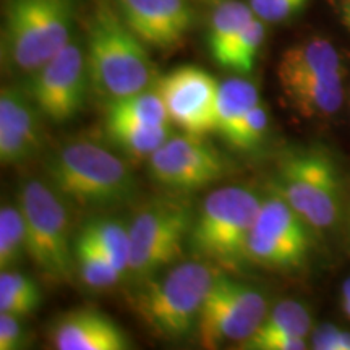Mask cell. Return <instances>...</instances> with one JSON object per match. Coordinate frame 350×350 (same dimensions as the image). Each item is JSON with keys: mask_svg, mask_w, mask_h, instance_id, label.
Returning a JSON list of instances; mask_svg holds the SVG:
<instances>
[{"mask_svg": "<svg viewBox=\"0 0 350 350\" xmlns=\"http://www.w3.org/2000/svg\"><path fill=\"white\" fill-rule=\"evenodd\" d=\"M86 67L91 88L107 103L154 88L159 80L146 44L129 28L113 0H98L91 13Z\"/></svg>", "mask_w": 350, "mask_h": 350, "instance_id": "cell-1", "label": "cell"}, {"mask_svg": "<svg viewBox=\"0 0 350 350\" xmlns=\"http://www.w3.org/2000/svg\"><path fill=\"white\" fill-rule=\"evenodd\" d=\"M49 185L83 208H112L137 195L138 182L119 156L90 142L68 143L46 163Z\"/></svg>", "mask_w": 350, "mask_h": 350, "instance_id": "cell-2", "label": "cell"}, {"mask_svg": "<svg viewBox=\"0 0 350 350\" xmlns=\"http://www.w3.org/2000/svg\"><path fill=\"white\" fill-rule=\"evenodd\" d=\"M75 13L77 0H8L3 60L33 75L72 41Z\"/></svg>", "mask_w": 350, "mask_h": 350, "instance_id": "cell-3", "label": "cell"}, {"mask_svg": "<svg viewBox=\"0 0 350 350\" xmlns=\"http://www.w3.org/2000/svg\"><path fill=\"white\" fill-rule=\"evenodd\" d=\"M261 198L250 188L229 185L217 188L204 198L191 226V252L198 258L237 269L247 261V243Z\"/></svg>", "mask_w": 350, "mask_h": 350, "instance_id": "cell-4", "label": "cell"}, {"mask_svg": "<svg viewBox=\"0 0 350 350\" xmlns=\"http://www.w3.org/2000/svg\"><path fill=\"white\" fill-rule=\"evenodd\" d=\"M217 271L203 261H183L161 279H150L135 299L138 317L163 339H182L196 329Z\"/></svg>", "mask_w": 350, "mask_h": 350, "instance_id": "cell-5", "label": "cell"}, {"mask_svg": "<svg viewBox=\"0 0 350 350\" xmlns=\"http://www.w3.org/2000/svg\"><path fill=\"white\" fill-rule=\"evenodd\" d=\"M340 188L338 165L321 148L286 152L271 182V191L286 200L314 230H329L338 224Z\"/></svg>", "mask_w": 350, "mask_h": 350, "instance_id": "cell-6", "label": "cell"}, {"mask_svg": "<svg viewBox=\"0 0 350 350\" xmlns=\"http://www.w3.org/2000/svg\"><path fill=\"white\" fill-rule=\"evenodd\" d=\"M20 208L26 224V255L55 282H68L77 269L75 242L68 213L49 183L29 180L21 187Z\"/></svg>", "mask_w": 350, "mask_h": 350, "instance_id": "cell-7", "label": "cell"}, {"mask_svg": "<svg viewBox=\"0 0 350 350\" xmlns=\"http://www.w3.org/2000/svg\"><path fill=\"white\" fill-rule=\"evenodd\" d=\"M193 219L191 208L182 200L156 198L144 203L129 226L131 278L150 281L177 261L190 237Z\"/></svg>", "mask_w": 350, "mask_h": 350, "instance_id": "cell-8", "label": "cell"}, {"mask_svg": "<svg viewBox=\"0 0 350 350\" xmlns=\"http://www.w3.org/2000/svg\"><path fill=\"white\" fill-rule=\"evenodd\" d=\"M268 314V301L248 284L219 273L201 308L196 332L203 347L224 342H243Z\"/></svg>", "mask_w": 350, "mask_h": 350, "instance_id": "cell-9", "label": "cell"}, {"mask_svg": "<svg viewBox=\"0 0 350 350\" xmlns=\"http://www.w3.org/2000/svg\"><path fill=\"white\" fill-rule=\"evenodd\" d=\"M312 226L286 200L271 191L262 198L248 237L247 261L268 269H295L312 252Z\"/></svg>", "mask_w": 350, "mask_h": 350, "instance_id": "cell-10", "label": "cell"}, {"mask_svg": "<svg viewBox=\"0 0 350 350\" xmlns=\"http://www.w3.org/2000/svg\"><path fill=\"white\" fill-rule=\"evenodd\" d=\"M226 157L204 137L183 133L170 137L150 157V174L157 183L177 191H193L221 180Z\"/></svg>", "mask_w": 350, "mask_h": 350, "instance_id": "cell-11", "label": "cell"}, {"mask_svg": "<svg viewBox=\"0 0 350 350\" xmlns=\"http://www.w3.org/2000/svg\"><path fill=\"white\" fill-rule=\"evenodd\" d=\"M88 83L86 52H83L80 44L70 41L59 54L33 73L28 94L39 112L60 124L80 112L85 104Z\"/></svg>", "mask_w": 350, "mask_h": 350, "instance_id": "cell-12", "label": "cell"}, {"mask_svg": "<svg viewBox=\"0 0 350 350\" xmlns=\"http://www.w3.org/2000/svg\"><path fill=\"white\" fill-rule=\"evenodd\" d=\"M219 86L211 73L195 65L175 68L156 83L172 124L198 137L217 129Z\"/></svg>", "mask_w": 350, "mask_h": 350, "instance_id": "cell-13", "label": "cell"}, {"mask_svg": "<svg viewBox=\"0 0 350 350\" xmlns=\"http://www.w3.org/2000/svg\"><path fill=\"white\" fill-rule=\"evenodd\" d=\"M129 28L146 46L175 49L193 26V10L187 0H113Z\"/></svg>", "mask_w": 350, "mask_h": 350, "instance_id": "cell-14", "label": "cell"}, {"mask_svg": "<svg viewBox=\"0 0 350 350\" xmlns=\"http://www.w3.org/2000/svg\"><path fill=\"white\" fill-rule=\"evenodd\" d=\"M39 109L31 96L3 86L0 93V161L3 165L21 164L42 148Z\"/></svg>", "mask_w": 350, "mask_h": 350, "instance_id": "cell-15", "label": "cell"}, {"mask_svg": "<svg viewBox=\"0 0 350 350\" xmlns=\"http://www.w3.org/2000/svg\"><path fill=\"white\" fill-rule=\"evenodd\" d=\"M51 342L59 350H126L125 331L107 314L96 310H75L60 317L51 327Z\"/></svg>", "mask_w": 350, "mask_h": 350, "instance_id": "cell-16", "label": "cell"}, {"mask_svg": "<svg viewBox=\"0 0 350 350\" xmlns=\"http://www.w3.org/2000/svg\"><path fill=\"white\" fill-rule=\"evenodd\" d=\"M329 75H344V67L334 44L323 38H312L291 46L278 65L279 85L301 78Z\"/></svg>", "mask_w": 350, "mask_h": 350, "instance_id": "cell-17", "label": "cell"}, {"mask_svg": "<svg viewBox=\"0 0 350 350\" xmlns=\"http://www.w3.org/2000/svg\"><path fill=\"white\" fill-rule=\"evenodd\" d=\"M344 75L301 78L282 83L291 107L308 119H325L339 112L344 103Z\"/></svg>", "mask_w": 350, "mask_h": 350, "instance_id": "cell-18", "label": "cell"}, {"mask_svg": "<svg viewBox=\"0 0 350 350\" xmlns=\"http://www.w3.org/2000/svg\"><path fill=\"white\" fill-rule=\"evenodd\" d=\"M252 7L239 0H221L214 8L208 28V46L213 59L221 65L232 44L255 18Z\"/></svg>", "mask_w": 350, "mask_h": 350, "instance_id": "cell-19", "label": "cell"}, {"mask_svg": "<svg viewBox=\"0 0 350 350\" xmlns=\"http://www.w3.org/2000/svg\"><path fill=\"white\" fill-rule=\"evenodd\" d=\"M258 103L260 93L252 81L243 78L222 81L217 96V133L224 139L229 138Z\"/></svg>", "mask_w": 350, "mask_h": 350, "instance_id": "cell-20", "label": "cell"}, {"mask_svg": "<svg viewBox=\"0 0 350 350\" xmlns=\"http://www.w3.org/2000/svg\"><path fill=\"white\" fill-rule=\"evenodd\" d=\"M106 119L133 122V124L148 126L172 124L163 96L159 94L156 86L107 103Z\"/></svg>", "mask_w": 350, "mask_h": 350, "instance_id": "cell-21", "label": "cell"}, {"mask_svg": "<svg viewBox=\"0 0 350 350\" xmlns=\"http://www.w3.org/2000/svg\"><path fill=\"white\" fill-rule=\"evenodd\" d=\"M106 135L126 154L148 159L172 137L170 125L148 126L112 119H106Z\"/></svg>", "mask_w": 350, "mask_h": 350, "instance_id": "cell-22", "label": "cell"}, {"mask_svg": "<svg viewBox=\"0 0 350 350\" xmlns=\"http://www.w3.org/2000/svg\"><path fill=\"white\" fill-rule=\"evenodd\" d=\"M41 288L28 274L15 269L0 273V313L26 318L39 308Z\"/></svg>", "mask_w": 350, "mask_h": 350, "instance_id": "cell-23", "label": "cell"}, {"mask_svg": "<svg viewBox=\"0 0 350 350\" xmlns=\"http://www.w3.org/2000/svg\"><path fill=\"white\" fill-rule=\"evenodd\" d=\"M75 260L81 281L91 288L112 287L124 278V274L112 265L106 253L83 232L78 234L75 240Z\"/></svg>", "mask_w": 350, "mask_h": 350, "instance_id": "cell-24", "label": "cell"}, {"mask_svg": "<svg viewBox=\"0 0 350 350\" xmlns=\"http://www.w3.org/2000/svg\"><path fill=\"white\" fill-rule=\"evenodd\" d=\"M83 234L91 239L98 247L106 253L112 265L122 274L129 273L130 260V232L129 226L117 219H93L83 226Z\"/></svg>", "mask_w": 350, "mask_h": 350, "instance_id": "cell-25", "label": "cell"}, {"mask_svg": "<svg viewBox=\"0 0 350 350\" xmlns=\"http://www.w3.org/2000/svg\"><path fill=\"white\" fill-rule=\"evenodd\" d=\"M291 334L308 338L312 334V314L305 304L299 300H281L274 305L262 319L260 327L250 338H266V336Z\"/></svg>", "mask_w": 350, "mask_h": 350, "instance_id": "cell-26", "label": "cell"}, {"mask_svg": "<svg viewBox=\"0 0 350 350\" xmlns=\"http://www.w3.org/2000/svg\"><path fill=\"white\" fill-rule=\"evenodd\" d=\"M26 253V224L21 208L0 209V269H13Z\"/></svg>", "mask_w": 350, "mask_h": 350, "instance_id": "cell-27", "label": "cell"}, {"mask_svg": "<svg viewBox=\"0 0 350 350\" xmlns=\"http://www.w3.org/2000/svg\"><path fill=\"white\" fill-rule=\"evenodd\" d=\"M265 36V21L255 16L248 23L247 28L240 33L237 41L232 44L226 59L222 60V67L230 68L239 73H250L253 67H255L258 52L261 49Z\"/></svg>", "mask_w": 350, "mask_h": 350, "instance_id": "cell-28", "label": "cell"}, {"mask_svg": "<svg viewBox=\"0 0 350 350\" xmlns=\"http://www.w3.org/2000/svg\"><path fill=\"white\" fill-rule=\"evenodd\" d=\"M268 126L269 112L260 100V103L243 117L240 125L226 142H229L232 146L239 148V150H253V148H256L258 144L262 142L266 131H268Z\"/></svg>", "mask_w": 350, "mask_h": 350, "instance_id": "cell-29", "label": "cell"}, {"mask_svg": "<svg viewBox=\"0 0 350 350\" xmlns=\"http://www.w3.org/2000/svg\"><path fill=\"white\" fill-rule=\"evenodd\" d=\"M308 0H250L248 5L258 18L266 23H278L295 15Z\"/></svg>", "mask_w": 350, "mask_h": 350, "instance_id": "cell-30", "label": "cell"}, {"mask_svg": "<svg viewBox=\"0 0 350 350\" xmlns=\"http://www.w3.org/2000/svg\"><path fill=\"white\" fill-rule=\"evenodd\" d=\"M314 350H350V332L336 325H321L312 331Z\"/></svg>", "mask_w": 350, "mask_h": 350, "instance_id": "cell-31", "label": "cell"}, {"mask_svg": "<svg viewBox=\"0 0 350 350\" xmlns=\"http://www.w3.org/2000/svg\"><path fill=\"white\" fill-rule=\"evenodd\" d=\"M242 349L247 350H304L308 347L306 338L291 334L266 336V338H248L243 340Z\"/></svg>", "mask_w": 350, "mask_h": 350, "instance_id": "cell-32", "label": "cell"}, {"mask_svg": "<svg viewBox=\"0 0 350 350\" xmlns=\"http://www.w3.org/2000/svg\"><path fill=\"white\" fill-rule=\"evenodd\" d=\"M26 342V329L21 318L0 313V350H16Z\"/></svg>", "mask_w": 350, "mask_h": 350, "instance_id": "cell-33", "label": "cell"}, {"mask_svg": "<svg viewBox=\"0 0 350 350\" xmlns=\"http://www.w3.org/2000/svg\"><path fill=\"white\" fill-rule=\"evenodd\" d=\"M339 20L345 26V29L350 33V0H339Z\"/></svg>", "mask_w": 350, "mask_h": 350, "instance_id": "cell-34", "label": "cell"}, {"mask_svg": "<svg viewBox=\"0 0 350 350\" xmlns=\"http://www.w3.org/2000/svg\"><path fill=\"white\" fill-rule=\"evenodd\" d=\"M340 299H350V275L344 281L342 287H340Z\"/></svg>", "mask_w": 350, "mask_h": 350, "instance_id": "cell-35", "label": "cell"}, {"mask_svg": "<svg viewBox=\"0 0 350 350\" xmlns=\"http://www.w3.org/2000/svg\"><path fill=\"white\" fill-rule=\"evenodd\" d=\"M340 308H342L345 318L350 321V299H340Z\"/></svg>", "mask_w": 350, "mask_h": 350, "instance_id": "cell-36", "label": "cell"}, {"mask_svg": "<svg viewBox=\"0 0 350 350\" xmlns=\"http://www.w3.org/2000/svg\"><path fill=\"white\" fill-rule=\"evenodd\" d=\"M204 2H211V3H219L221 0H204Z\"/></svg>", "mask_w": 350, "mask_h": 350, "instance_id": "cell-37", "label": "cell"}]
</instances>
